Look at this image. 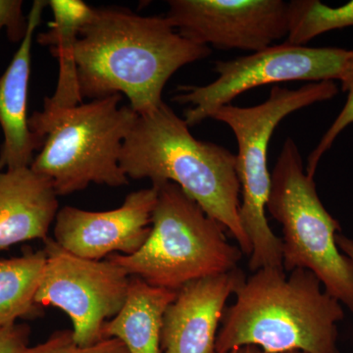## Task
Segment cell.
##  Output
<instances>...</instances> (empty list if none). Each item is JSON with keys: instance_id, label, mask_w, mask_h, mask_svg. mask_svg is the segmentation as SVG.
I'll use <instances>...</instances> for the list:
<instances>
[{"instance_id": "6da1fadb", "label": "cell", "mask_w": 353, "mask_h": 353, "mask_svg": "<svg viewBox=\"0 0 353 353\" xmlns=\"http://www.w3.org/2000/svg\"><path fill=\"white\" fill-rule=\"evenodd\" d=\"M211 52L183 37L166 17L122 7L94 8L76 41L79 88L92 101L125 95L141 115L163 103L165 85L178 70Z\"/></svg>"}, {"instance_id": "7a4b0ae2", "label": "cell", "mask_w": 353, "mask_h": 353, "mask_svg": "<svg viewBox=\"0 0 353 353\" xmlns=\"http://www.w3.org/2000/svg\"><path fill=\"white\" fill-rule=\"evenodd\" d=\"M225 308L216 353L254 345L270 352L341 353L343 305L312 272L264 267L252 272Z\"/></svg>"}, {"instance_id": "3957f363", "label": "cell", "mask_w": 353, "mask_h": 353, "mask_svg": "<svg viewBox=\"0 0 353 353\" xmlns=\"http://www.w3.org/2000/svg\"><path fill=\"white\" fill-rule=\"evenodd\" d=\"M120 166L132 180L178 185L250 256L252 245L240 218L236 154L192 136L185 121L165 102L138 116L123 145Z\"/></svg>"}, {"instance_id": "277c9868", "label": "cell", "mask_w": 353, "mask_h": 353, "mask_svg": "<svg viewBox=\"0 0 353 353\" xmlns=\"http://www.w3.org/2000/svg\"><path fill=\"white\" fill-rule=\"evenodd\" d=\"M112 94L75 106H58L46 97L30 116L32 132L43 141L31 168L50 179L59 196L90 183L119 188L129 183L120 166L121 152L139 114L120 105Z\"/></svg>"}, {"instance_id": "5b68a950", "label": "cell", "mask_w": 353, "mask_h": 353, "mask_svg": "<svg viewBox=\"0 0 353 353\" xmlns=\"http://www.w3.org/2000/svg\"><path fill=\"white\" fill-rule=\"evenodd\" d=\"M157 190L152 230L131 255L111 254L128 275L146 284L178 292L194 281L238 268L243 253L227 241L226 230L206 214L176 183H152Z\"/></svg>"}, {"instance_id": "8992f818", "label": "cell", "mask_w": 353, "mask_h": 353, "mask_svg": "<svg viewBox=\"0 0 353 353\" xmlns=\"http://www.w3.org/2000/svg\"><path fill=\"white\" fill-rule=\"evenodd\" d=\"M338 92V85L331 81L308 83L296 90L276 85L259 105L241 108L227 104L211 117L229 126L238 143L236 173L243 199L240 218L252 245L248 261L252 272L264 267H283L282 240L273 233L266 217L271 189L268 148L272 134L290 114L330 101Z\"/></svg>"}, {"instance_id": "52a82bcc", "label": "cell", "mask_w": 353, "mask_h": 353, "mask_svg": "<svg viewBox=\"0 0 353 353\" xmlns=\"http://www.w3.org/2000/svg\"><path fill=\"white\" fill-rule=\"evenodd\" d=\"M266 210L282 226L285 271L312 272L330 296L353 313V267L336 241L341 224L322 203L292 139H285L272 172Z\"/></svg>"}, {"instance_id": "ba28073f", "label": "cell", "mask_w": 353, "mask_h": 353, "mask_svg": "<svg viewBox=\"0 0 353 353\" xmlns=\"http://www.w3.org/2000/svg\"><path fill=\"white\" fill-rule=\"evenodd\" d=\"M353 59V50L308 48L287 43L271 46L246 57L217 61L218 78L208 85H182L173 101L190 105L183 120L194 127L212 117L216 110L231 104L239 95L270 83L343 80Z\"/></svg>"}, {"instance_id": "9c48e42d", "label": "cell", "mask_w": 353, "mask_h": 353, "mask_svg": "<svg viewBox=\"0 0 353 353\" xmlns=\"http://www.w3.org/2000/svg\"><path fill=\"white\" fill-rule=\"evenodd\" d=\"M43 250L46 262L36 303L64 311L73 324L77 345L94 347L104 341L103 325L126 303L131 276L108 259L76 256L51 238L44 241Z\"/></svg>"}, {"instance_id": "30bf717a", "label": "cell", "mask_w": 353, "mask_h": 353, "mask_svg": "<svg viewBox=\"0 0 353 353\" xmlns=\"http://www.w3.org/2000/svg\"><path fill=\"white\" fill-rule=\"evenodd\" d=\"M165 17L192 43L257 52L288 37L290 2L170 0Z\"/></svg>"}, {"instance_id": "8fae6325", "label": "cell", "mask_w": 353, "mask_h": 353, "mask_svg": "<svg viewBox=\"0 0 353 353\" xmlns=\"http://www.w3.org/2000/svg\"><path fill=\"white\" fill-rule=\"evenodd\" d=\"M157 199L152 185L130 192L122 205L112 210L95 212L64 206L55 218L53 240L81 259L101 260L114 252L134 254L150 236Z\"/></svg>"}, {"instance_id": "7c38bea8", "label": "cell", "mask_w": 353, "mask_h": 353, "mask_svg": "<svg viewBox=\"0 0 353 353\" xmlns=\"http://www.w3.org/2000/svg\"><path fill=\"white\" fill-rule=\"evenodd\" d=\"M245 279V274L236 268L179 290L162 319V353H216L228 299Z\"/></svg>"}, {"instance_id": "4fadbf2b", "label": "cell", "mask_w": 353, "mask_h": 353, "mask_svg": "<svg viewBox=\"0 0 353 353\" xmlns=\"http://www.w3.org/2000/svg\"><path fill=\"white\" fill-rule=\"evenodd\" d=\"M48 1L36 0L28 14L24 39L6 71L0 76V169L30 167L43 141L32 132L28 116V94L31 77L32 46L34 32L41 22Z\"/></svg>"}, {"instance_id": "5bb4252c", "label": "cell", "mask_w": 353, "mask_h": 353, "mask_svg": "<svg viewBox=\"0 0 353 353\" xmlns=\"http://www.w3.org/2000/svg\"><path fill=\"white\" fill-rule=\"evenodd\" d=\"M50 179L31 167L0 169V252L25 241H46L59 211Z\"/></svg>"}, {"instance_id": "9a60e30c", "label": "cell", "mask_w": 353, "mask_h": 353, "mask_svg": "<svg viewBox=\"0 0 353 353\" xmlns=\"http://www.w3.org/2000/svg\"><path fill=\"white\" fill-rule=\"evenodd\" d=\"M176 292L155 288L131 276L126 303L103 325V340L117 339L129 353H162V319Z\"/></svg>"}, {"instance_id": "2e32d148", "label": "cell", "mask_w": 353, "mask_h": 353, "mask_svg": "<svg viewBox=\"0 0 353 353\" xmlns=\"http://www.w3.org/2000/svg\"><path fill=\"white\" fill-rule=\"evenodd\" d=\"M53 19L48 31L38 34L39 44L48 46L59 62V78L57 90L48 97L58 106H75L83 103L79 88L75 59L76 41L81 29L87 24L94 8L82 0H50Z\"/></svg>"}, {"instance_id": "e0dca14e", "label": "cell", "mask_w": 353, "mask_h": 353, "mask_svg": "<svg viewBox=\"0 0 353 353\" xmlns=\"http://www.w3.org/2000/svg\"><path fill=\"white\" fill-rule=\"evenodd\" d=\"M46 256L44 250L0 259V327L18 319H37L43 308L36 303Z\"/></svg>"}, {"instance_id": "ac0fdd59", "label": "cell", "mask_w": 353, "mask_h": 353, "mask_svg": "<svg viewBox=\"0 0 353 353\" xmlns=\"http://www.w3.org/2000/svg\"><path fill=\"white\" fill-rule=\"evenodd\" d=\"M352 26L353 0L339 7L318 0H294L290 2L287 43L304 46L324 32Z\"/></svg>"}, {"instance_id": "d6986e66", "label": "cell", "mask_w": 353, "mask_h": 353, "mask_svg": "<svg viewBox=\"0 0 353 353\" xmlns=\"http://www.w3.org/2000/svg\"><path fill=\"white\" fill-rule=\"evenodd\" d=\"M341 83L343 92H347V101H345L341 112L336 116L333 124L330 126L324 136L320 139L319 143L316 146L315 150L309 155L306 173L311 178H314L318 164H319L323 155L332 148L334 141L340 136L341 132L345 128L353 124V59L350 62L343 80L341 81Z\"/></svg>"}, {"instance_id": "ffe728a7", "label": "cell", "mask_w": 353, "mask_h": 353, "mask_svg": "<svg viewBox=\"0 0 353 353\" xmlns=\"http://www.w3.org/2000/svg\"><path fill=\"white\" fill-rule=\"evenodd\" d=\"M21 353H129L122 341L108 339L92 347L77 345L72 330H60L48 340L36 345H28Z\"/></svg>"}, {"instance_id": "44dd1931", "label": "cell", "mask_w": 353, "mask_h": 353, "mask_svg": "<svg viewBox=\"0 0 353 353\" xmlns=\"http://www.w3.org/2000/svg\"><path fill=\"white\" fill-rule=\"evenodd\" d=\"M22 0H0V32L6 31L12 43H21L27 31L28 17Z\"/></svg>"}, {"instance_id": "7402d4cb", "label": "cell", "mask_w": 353, "mask_h": 353, "mask_svg": "<svg viewBox=\"0 0 353 353\" xmlns=\"http://www.w3.org/2000/svg\"><path fill=\"white\" fill-rule=\"evenodd\" d=\"M29 325L15 323L0 327V353H21L30 345Z\"/></svg>"}, {"instance_id": "603a6c76", "label": "cell", "mask_w": 353, "mask_h": 353, "mask_svg": "<svg viewBox=\"0 0 353 353\" xmlns=\"http://www.w3.org/2000/svg\"><path fill=\"white\" fill-rule=\"evenodd\" d=\"M336 245H338L339 250H341L345 256L350 259V263L353 267V240L348 238L341 233L336 234Z\"/></svg>"}, {"instance_id": "cb8c5ba5", "label": "cell", "mask_w": 353, "mask_h": 353, "mask_svg": "<svg viewBox=\"0 0 353 353\" xmlns=\"http://www.w3.org/2000/svg\"><path fill=\"white\" fill-rule=\"evenodd\" d=\"M226 353H305L303 352H270L262 350V348L254 347V345H245V347L234 348Z\"/></svg>"}]
</instances>
